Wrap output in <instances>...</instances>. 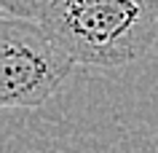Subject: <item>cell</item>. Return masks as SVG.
<instances>
[{
    "instance_id": "6da1fadb",
    "label": "cell",
    "mask_w": 158,
    "mask_h": 153,
    "mask_svg": "<svg viewBox=\"0 0 158 153\" xmlns=\"http://www.w3.org/2000/svg\"><path fill=\"white\" fill-rule=\"evenodd\" d=\"M75 65L118 70L156 40V19L139 0H56L35 19Z\"/></svg>"
},
{
    "instance_id": "7a4b0ae2",
    "label": "cell",
    "mask_w": 158,
    "mask_h": 153,
    "mask_svg": "<svg viewBox=\"0 0 158 153\" xmlns=\"http://www.w3.org/2000/svg\"><path fill=\"white\" fill-rule=\"evenodd\" d=\"M75 62L32 19L0 14V110L40 108L62 89Z\"/></svg>"
},
{
    "instance_id": "3957f363",
    "label": "cell",
    "mask_w": 158,
    "mask_h": 153,
    "mask_svg": "<svg viewBox=\"0 0 158 153\" xmlns=\"http://www.w3.org/2000/svg\"><path fill=\"white\" fill-rule=\"evenodd\" d=\"M56 0H0V14H11V16H24V19H38L43 11Z\"/></svg>"
},
{
    "instance_id": "277c9868",
    "label": "cell",
    "mask_w": 158,
    "mask_h": 153,
    "mask_svg": "<svg viewBox=\"0 0 158 153\" xmlns=\"http://www.w3.org/2000/svg\"><path fill=\"white\" fill-rule=\"evenodd\" d=\"M139 3H142V8H145L150 16L158 22V0H139Z\"/></svg>"
}]
</instances>
